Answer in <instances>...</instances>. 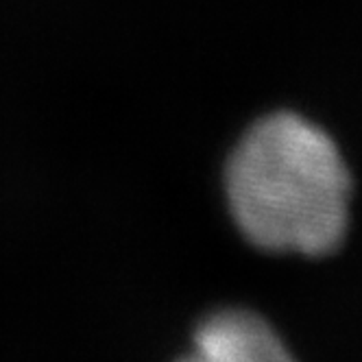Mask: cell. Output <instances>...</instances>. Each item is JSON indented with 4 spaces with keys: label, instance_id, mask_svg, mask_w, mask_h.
I'll use <instances>...</instances> for the list:
<instances>
[{
    "label": "cell",
    "instance_id": "obj_1",
    "mask_svg": "<svg viewBox=\"0 0 362 362\" xmlns=\"http://www.w3.org/2000/svg\"><path fill=\"white\" fill-rule=\"evenodd\" d=\"M225 186L231 214L255 247L325 255L345 238L349 170L323 129L297 114L257 120L231 153Z\"/></svg>",
    "mask_w": 362,
    "mask_h": 362
},
{
    "label": "cell",
    "instance_id": "obj_2",
    "mask_svg": "<svg viewBox=\"0 0 362 362\" xmlns=\"http://www.w3.org/2000/svg\"><path fill=\"white\" fill-rule=\"evenodd\" d=\"M194 360L205 362H275L286 360L275 332L247 310H223L205 319L192 341Z\"/></svg>",
    "mask_w": 362,
    "mask_h": 362
}]
</instances>
